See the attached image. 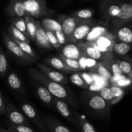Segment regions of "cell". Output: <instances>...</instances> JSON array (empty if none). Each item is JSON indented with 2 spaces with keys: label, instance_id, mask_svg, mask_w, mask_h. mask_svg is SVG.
Segmentation results:
<instances>
[{
  "label": "cell",
  "instance_id": "obj_1",
  "mask_svg": "<svg viewBox=\"0 0 132 132\" xmlns=\"http://www.w3.org/2000/svg\"><path fill=\"white\" fill-rule=\"evenodd\" d=\"M28 72L32 79L45 86L54 97L63 100L69 106L75 108L79 106V103L76 97L63 85L50 79L40 70L32 68H28Z\"/></svg>",
  "mask_w": 132,
  "mask_h": 132
},
{
  "label": "cell",
  "instance_id": "obj_2",
  "mask_svg": "<svg viewBox=\"0 0 132 132\" xmlns=\"http://www.w3.org/2000/svg\"><path fill=\"white\" fill-rule=\"evenodd\" d=\"M81 98L83 104L90 114L106 121L109 119L110 102L103 99L98 93L89 91L83 92Z\"/></svg>",
  "mask_w": 132,
  "mask_h": 132
},
{
  "label": "cell",
  "instance_id": "obj_3",
  "mask_svg": "<svg viewBox=\"0 0 132 132\" xmlns=\"http://www.w3.org/2000/svg\"><path fill=\"white\" fill-rule=\"evenodd\" d=\"M28 15L34 18H41L49 15L52 10L47 6L43 0H22Z\"/></svg>",
  "mask_w": 132,
  "mask_h": 132
},
{
  "label": "cell",
  "instance_id": "obj_4",
  "mask_svg": "<svg viewBox=\"0 0 132 132\" xmlns=\"http://www.w3.org/2000/svg\"><path fill=\"white\" fill-rule=\"evenodd\" d=\"M58 21L62 27V31L66 38V41L69 43L72 35L76 27L79 24L87 21L89 19H82L71 15H66L61 14L58 16Z\"/></svg>",
  "mask_w": 132,
  "mask_h": 132
},
{
  "label": "cell",
  "instance_id": "obj_5",
  "mask_svg": "<svg viewBox=\"0 0 132 132\" xmlns=\"http://www.w3.org/2000/svg\"><path fill=\"white\" fill-rule=\"evenodd\" d=\"M3 39L8 51L17 59L25 63H32L36 61V59L24 52L9 34L4 33L3 35Z\"/></svg>",
  "mask_w": 132,
  "mask_h": 132
},
{
  "label": "cell",
  "instance_id": "obj_6",
  "mask_svg": "<svg viewBox=\"0 0 132 132\" xmlns=\"http://www.w3.org/2000/svg\"><path fill=\"white\" fill-rule=\"evenodd\" d=\"M121 1L116 0H100L99 10L104 19L112 21L119 15L120 10Z\"/></svg>",
  "mask_w": 132,
  "mask_h": 132
},
{
  "label": "cell",
  "instance_id": "obj_7",
  "mask_svg": "<svg viewBox=\"0 0 132 132\" xmlns=\"http://www.w3.org/2000/svg\"><path fill=\"white\" fill-rule=\"evenodd\" d=\"M21 108L26 117L41 132H47V128L44 124L43 118L37 112L36 108L28 102L23 101L21 103Z\"/></svg>",
  "mask_w": 132,
  "mask_h": 132
},
{
  "label": "cell",
  "instance_id": "obj_8",
  "mask_svg": "<svg viewBox=\"0 0 132 132\" xmlns=\"http://www.w3.org/2000/svg\"><path fill=\"white\" fill-rule=\"evenodd\" d=\"M77 44L80 50L82 52L84 56L87 57L93 60L101 61L105 59H111L113 57L112 52H102L85 41H82Z\"/></svg>",
  "mask_w": 132,
  "mask_h": 132
},
{
  "label": "cell",
  "instance_id": "obj_9",
  "mask_svg": "<svg viewBox=\"0 0 132 132\" xmlns=\"http://www.w3.org/2000/svg\"><path fill=\"white\" fill-rule=\"evenodd\" d=\"M115 27L132 22V3L131 1H121L120 10L116 18L111 21Z\"/></svg>",
  "mask_w": 132,
  "mask_h": 132
},
{
  "label": "cell",
  "instance_id": "obj_10",
  "mask_svg": "<svg viewBox=\"0 0 132 132\" xmlns=\"http://www.w3.org/2000/svg\"><path fill=\"white\" fill-rule=\"evenodd\" d=\"M116 41V39L114 34L108 32L106 34L97 39L94 42L88 43L102 52L108 53L113 52V49Z\"/></svg>",
  "mask_w": 132,
  "mask_h": 132
},
{
  "label": "cell",
  "instance_id": "obj_11",
  "mask_svg": "<svg viewBox=\"0 0 132 132\" xmlns=\"http://www.w3.org/2000/svg\"><path fill=\"white\" fill-rule=\"evenodd\" d=\"M6 114L10 124L14 125L30 126L28 118L26 117L24 113L19 110L10 103H8L6 104Z\"/></svg>",
  "mask_w": 132,
  "mask_h": 132
},
{
  "label": "cell",
  "instance_id": "obj_12",
  "mask_svg": "<svg viewBox=\"0 0 132 132\" xmlns=\"http://www.w3.org/2000/svg\"><path fill=\"white\" fill-rule=\"evenodd\" d=\"M53 109L56 110L63 118L65 119L73 126L77 127V121L75 113L70 109L69 105L65 102L54 97L53 101Z\"/></svg>",
  "mask_w": 132,
  "mask_h": 132
},
{
  "label": "cell",
  "instance_id": "obj_13",
  "mask_svg": "<svg viewBox=\"0 0 132 132\" xmlns=\"http://www.w3.org/2000/svg\"><path fill=\"white\" fill-rule=\"evenodd\" d=\"M97 23L93 21L92 19H89L87 21L79 24L74 31L69 43L77 44L78 43L82 42V41H84L85 37L87 36L89 32H90L91 29Z\"/></svg>",
  "mask_w": 132,
  "mask_h": 132
},
{
  "label": "cell",
  "instance_id": "obj_14",
  "mask_svg": "<svg viewBox=\"0 0 132 132\" xmlns=\"http://www.w3.org/2000/svg\"><path fill=\"white\" fill-rule=\"evenodd\" d=\"M38 68L40 72L44 73L47 77H48L50 79L53 80L55 82L62 84L63 85H67L69 83V78L65 75L63 74L62 72L53 70L52 68H49L47 66H45L43 64H38Z\"/></svg>",
  "mask_w": 132,
  "mask_h": 132
},
{
  "label": "cell",
  "instance_id": "obj_15",
  "mask_svg": "<svg viewBox=\"0 0 132 132\" xmlns=\"http://www.w3.org/2000/svg\"><path fill=\"white\" fill-rule=\"evenodd\" d=\"M9 17H25L28 15L22 0H10L5 9Z\"/></svg>",
  "mask_w": 132,
  "mask_h": 132
},
{
  "label": "cell",
  "instance_id": "obj_16",
  "mask_svg": "<svg viewBox=\"0 0 132 132\" xmlns=\"http://www.w3.org/2000/svg\"><path fill=\"white\" fill-rule=\"evenodd\" d=\"M109 32V24L106 21L97 23L93 28L91 29L90 32L85 37L84 41L87 43H92L104 36Z\"/></svg>",
  "mask_w": 132,
  "mask_h": 132
},
{
  "label": "cell",
  "instance_id": "obj_17",
  "mask_svg": "<svg viewBox=\"0 0 132 132\" xmlns=\"http://www.w3.org/2000/svg\"><path fill=\"white\" fill-rule=\"evenodd\" d=\"M35 42L40 48L52 50L53 46L49 43L46 32L43 27L41 21H37V28L35 35Z\"/></svg>",
  "mask_w": 132,
  "mask_h": 132
},
{
  "label": "cell",
  "instance_id": "obj_18",
  "mask_svg": "<svg viewBox=\"0 0 132 132\" xmlns=\"http://www.w3.org/2000/svg\"><path fill=\"white\" fill-rule=\"evenodd\" d=\"M126 24L115 27L113 34L116 41L132 45V28Z\"/></svg>",
  "mask_w": 132,
  "mask_h": 132
},
{
  "label": "cell",
  "instance_id": "obj_19",
  "mask_svg": "<svg viewBox=\"0 0 132 132\" xmlns=\"http://www.w3.org/2000/svg\"><path fill=\"white\" fill-rule=\"evenodd\" d=\"M61 55L65 57L76 60H79L82 57L84 56L82 52L79 48L78 44L72 43H67L63 45Z\"/></svg>",
  "mask_w": 132,
  "mask_h": 132
},
{
  "label": "cell",
  "instance_id": "obj_20",
  "mask_svg": "<svg viewBox=\"0 0 132 132\" xmlns=\"http://www.w3.org/2000/svg\"><path fill=\"white\" fill-rule=\"evenodd\" d=\"M43 121L47 129L50 132H72L69 128L53 117L44 116Z\"/></svg>",
  "mask_w": 132,
  "mask_h": 132
},
{
  "label": "cell",
  "instance_id": "obj_21",
  "mask_svg": "<svg viewBox=\"0 0 132 132\" xmlns=\"http://www.w3.org/2000/svg\"><path fill=\"white\" fill-rule=\"evenodd\" d=\"M36 92L38 97L47 105L49 108L53 109V101H54V97L46 88L44 86H41L40 85H34Z\"/></svg>",
  "mask_w": 132,
  "mask_h": 132
},
{
  "label": "cell",
  "instance_id": "obj_22",
  "mask_svg": "<svg viewBox=\"0 0 132 132\" xmlns=\"http://www.w3.org/2000/svg\"><path fill=\"white\" fill-rule=\"evenodd\" d=\"M46 62L48 64L51 66L54 69L58 70L61 72H65V73H75V71L72 68H69L63 61L59 57L51 56L48 57L46 59Z\"/></svg>",
  "mask_w": 132,
  "mask_h": 132
},
{
  "label": "cell",
  "instance_id": "obj_23",
  "mask_svg": "<svg viewBox=\"0 0 132 132\" xmlns=\"http://www.w3.org/2000/svg\"><path fill=\"white\" fill-rule=\"evenodd\" d=\"M100 63L102 64L113 76L115 77H121L123 76L119 65L116 61L112 59V58L101 61H100Z\"/></svg>",
  "mask_w": 132,
  "mask_h": 132
},
{
  "label": "cell",
  "instance_id": "obj_24",
  "mask_svg": "<svg viewBox=\"0 0 132 132\" xmlns=\"http://www.w3.org/2000/svg\"><path fill=\"white\" fill-rule=\"evenodd\" d=\"M77 121V125L79 130L81 132H97L91 123L84 118L80 113L74 112Z\"/></svg>",
  "mask_w": 132,
  "mask_h": 132
},
{
  "label": "cell",
  "instance_id": "obj_25",
  "mask_svg": "<svg viewBox=\"0 0 132 132\" xmlns=\"http://www.w3.org/2000/svg\"><path fill=\"white\" fill-rule=\"evenodd\" d=\"M7 83L10 88H11L13 90H15L18 92H22L23 91V87L21 81L15 72H10L8 75Z\"/></svg>",
  "mask_w": 132,
  "mask_h": 132
},
{
  "label": "cell",
  "instance_id": "obj_26",
  "mask_svg": "<svg viewBox=\"0 0 132 132\" xmlns=\"http://www.w3.org/2000/svg\"><path fill=\"white\" fill-rule=\"evenodd\" d=\"M25 19L26 26L29 36V39L35 41V35L37 28V21L35 20V18L31 15H26L25 16Z\"/></svg>",
  "mask_w": 132,
  "mask_h": 132
},
{
  "label": "cell",
  "instance_id": "obj_27",
  "mask_svg": "<svg viewBox=\"0 0 132 132\" xmlns=\"http://www.w3.org/2000/svg\"><path fill=\"white\" fill-rule=\"evenodd\" d=\"M41 23L43 28L45 30H49L53 32L62 30L61 24H60L58 20L50 19V18H45V19H42Z\"/></svg>",
  "mask_w": 132,
  "mask_h": 132
},
{
  "label": "cell",
  "instance_id": "obj_28",
  "mask_svg": "<svg viewBox=\"0 0 132 132\" xmlns=\"http://www.w3.org/2000/svg\"><path fill=\"white\" fill-rule=\"evenodd\" d=\"M10 24H12L14 27H16L19 31L23 32L29 39L25 17H14V18H12L10 20Z\"/></svg>",
  "mask_w": 132,
  "mask_h": 132
},
{
  "label": "cell",
  "instance_id": "obj_29",
  "mask_svg": "<svg viewBox=\"0 0 132 132\" xmlns=\"http://www.w3.org/2000/svg\"><path fill=\"white\" fill-rule=\"evenodd\" d=\"M131 45L130 44L118 41L115 42L113 50L118 55H125L131 50Z\"/></svg>",
  "mask_w": 132,
  "mask_h": 132
},
{
  "label": "cell",
  "instance_id": "obj_30",
  "mask_svg": "<svg viewBox=\"0 0 132 132\" xmlns=\"http://www.w3.org/2000/svg\"><path fill=\"white\" fill-rule=\"evenodd\" d=\"M8 31L9 32V36L12 37L16 39L19 40L21 41L26 42L27 43L30 44V39L21 31L17 29L16 27H14L12 24H10L8 28Z\"/></svg>",
  "mask_w": 132,
  "mask_h": 132
},
{
  "label": "cell",
  "instance_id": "obj_31",
  "mask_svg": "<svg viewBox=\"0 0 132 132\" xmlns=\"http://www.w3.org/2000/svg\"><path fill=\"white\" fill-rule=\"evenodd\" d=\"M69 81L74 85L81 88L84 89V90H87L88 88L87 82L84 80V77L80 73L75 72L73 74L71 75L69 77Z\"/></svg>",
  "mask_w": 132,
  "mask_h": 132
},
{
  "label": "cell",
  "instance_id": "obj_32",
  "mask_svg": "<svg viewBox=\"0 0 132 132\" xmlns=\"http://www.w3.org/2000/svg\"><path fill=\"white\" fill-rule=\"evenodd\" d=\"M11 37V38L18 45H19V47L21 48V50H23L24 52H25L26 54H28V55H30V56H31L32 57H33L34 59H35L36 60L38 58V55L36 54V53L34 51V50L32 49V48L31 47V45H30L29 43H27L26 42H23V41H19V40H18L14 38V37Z\"/></svg>",
  "mask_w": 132,
  "mask_h": 132
},
{
  "label": "cell",
  "instance_id": "obj_33",
  "mask_svg": "<svg viewBox=\"0 0 132 132\" xmlns=\"http://www.w3.org/2000/svg\"><path fill=\"white\" fill-rule=\"evenodd\" d=\"M70 15L82 19H91L94 15V11L91 9H82L72 12Z\"/></svg>",
  "mask_w": 132,
  "mask_h": 132
},
{
  "label": "cell",
  "instance_id": "obj_34",
  "mask_svg": "<svg viewBox=\"0 0 132 132\" xmlns=\"http://www.w3.org/2000/svg\"><path fill=\"white\" fill-rule=\"evenodd\" d=\"M111 88L112 90L113 94L114 95L113 99L111 102V105H113V104H116L117 103H119L122 99L124 94H125V90L122 88L120 86H116V85H112L111 86Z\"/></svg>",
  "mask_w": 132,
  "mask_h": 132
},
{
  "label": "cell",
  "instance_id": "obj_35",
  "mask_svg": "<svg viewBox=\"0 0 132 132\" xmlns=\"http://www.w3.org/2000/svg\"><path fill=\"white\" fill-rule=\"evenodd\" d=\"M9 64L6 57L0 46V77H4L8 72Z\"/></svg>",
  "mask_w": 132,
  "mask_h": 132
},
{
  "label": "cell",
  "instance_id": "obj_36",
  "mask_svg": "<svg viewBox=\"0 0 132 132\" xmlns=\"http://www.w3.org/2000/svg\"><path fill=\"white\" fill-rule=\"evenodd\" d=\"M60 57L63 61V62H64L69 68H72V69L74 70L76 72L82 70L81 64L79 63L78 60L65 57L62 56V55H60Z\"/></svg>",
  "mask_w": 132,
  "mask_h": 132
},
{
  "label": "cell",
  "instance_id": "obj_37",
  "mask_svg": "<svg viewBox=\"0 0 132 132\" xmlns=\"http://www.w3.org/2000/svg\"><path fill=\"white\" fill-rule=\"evenodd\" d=\"M115 61L119 65L123 74L129 76L132 72V62L124 60Z\"/></svg>",
  "mask_w": 132,
  "mask_h": 132
},
{
  "label": "cell",
  "instance_id": "obj_38",
  "mask_svg": "<svg viewBox=\"0 0 132 132\" xmlns=\"http://www.w3.org/2000/svg\"><path fill=\"white\" fill-rule=\"evenodd\" d=\"M45 30V32H46L48 40H49L51 46L53 48H60L62 46H61V45L58 42V39H57L55 34L53 32H52V31L49 30Z\"/></svg>",
  "mask_w": 132,
  "mask_h": 132
},
{
  "label": "cell",
  "instance_id": "obj_39",
  "mask_svg": "<svg viewBox=\"0 0 132 132\" xmlns=\"http://www.w3.org/2000/svg\"><path fill=\"white\" fill-rule=\"evenodd\" d=\"M103 99L111 103V101L113 99L114 95L113 94L112 90H111V87H104L100 90L99 92L98 93Z\"/></svg>",
  "mask_w": 132,
  "mask_h": 132
},
{
  "label": "cell",
  "instance_id": "obj_40",
  "mask_svg": "<svg viewBox=\"0 0 132 132\" xmlns=\"http://www.w3.org/2000/svg\"><path fill=\"white\" fill-rule=\"evenodd\" d=\"M9 128L12 129L17 132H35L30 127L27 125H14L10 124Z\"/></svg>",
  "mask_w": 132,
  "mask_h": 132
},
{
  "label": "cell",
  "instance_id": "obj_41",
  "mask_svg": "<svg viewBox=\"0 0 132 132\" xmlns=\"http://www.w3.org/2000/svg\"><path fill=\"white\" fill-rule=\"evenodd\" d=\"M6 104H5V100L0 92V116L6 114Z\"/></svg>",
  "mask_w": 132,
  "mask_h": 132
},
{
  "label": "cell",
  "instance_id": "obj_42",
  "mask_svg": "<svg viewBox=\"0 0 132 132\" xmlns=\"http://www.w3.org/2000/svg\"><path fill=\"white\" fill-rule=\"evenodd\" d=\"M0 132H9L8 130H4V129H3L2 128L0 127Z\"/></svg>",
  "mask_w": 132,
  "mask_h": 132
},
{
  "label": "cell",
  "instance_id": "obj_43",
  "mask_svg": "<svg viewBox=\"0 0 132 132\" xmlns=\"http://www.w3.org/2000/svg\"><path fill=\"white\" fill-rule=\"evenodd\" d=\"M8 131H9V132H17V131H14V130H12V129H10V128H8Z\"/></svg>",
  "mask_w": 132,
  "mask_h": 132
},
{
  "label": "cell",
  "instance_id": "obj_44",
  "mask_svg": "<svg viewBox=\"0 0 132 132\" xmlns=\"http://www.w3.org/2000/svg\"><path fill=\"white\" fill-rule=\"evenodd\" d=\"M129 1H130L131 3H132V0H129Z\"/></svg>",
  "mask_w": 132,
  "mask_h": 132
},
{
  "label": "cell",
  "instance_id": "obj_45",
  "mask_svg": "<svg viewBox=\"0 0 132 132\" xmlns=\"http://www.w3.org/2000/svg\"><path fill=\"white\" fill-rule=\"evenodd\" d=\"M44 1H45V2H47V0H43Z\"/></svg>",
  "mask_w": 132,
  "mask_h": 132
},
{
  "label": "cell",
  "instance_id": "obj_46",
  "mask_svg": "<svg viewBox=\"0 0 132 132\" xmlns=\"http://www.w3.org/2000/svg\"><path fill=\"white\" fill-rule=\"evenodd\" d=\"M131 62H132V61H131Z\"/></svg>",
  "mask_w": 132,
  "mask_h": 132
}]
</instances>
